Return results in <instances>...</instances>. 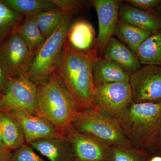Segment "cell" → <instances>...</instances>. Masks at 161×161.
<instances>
[{
    "instance_id": "obj_1",
    "label": "cell",
    "mask_w": 161,
    "mask_h": 161,
    "mask_svg": "<svg viewBox=\"0 0 161 161\" xmlns=\"http://www.w3.org/2000/svg\"><path fill=\"white\" fill-rule=\"evenodd\" d=\"M98 51L85 54L76 51L65 40L55 72L77 106L78 111L94 108L95 89L93 67Z\"/></svg>"
},
{
    "instance_id": "obj_2",
    "label": "cell",
    "mask_w": 161,
    "mask_h": 161,
    "mask_svg": "<svg viewBox=\"0 0 161 161\" xmlns=\"http://www.w3.org/2000/svg\"><path fill=\"white\" fill-rule=\"evenodd\" d=\"M118 120L132 147L153 154L161 129V102H132Z\"/></svg>"
},
{
    "instance_id": "obj_3",
    "label": "cell",
    "mask_w": 161,
    "mask_h": 161,
    "mask_svg": "<svg viewBox=\"0 0 161 161\" xmlns=\"http://www.w3.org/2000/svg\"><path fill=\"white\" fill-rule=\"evenodd\" d=\"M38 87L35 115L48 121L63 134L78 112L75 102L55 72Z\"/></svg>"
},
{
    "instance_id": "obj_4",
    "label": "cell",
    "mask_w": 161,
    "mask_h": 161,
    "mask_svg": "<svg viewBox=\"0 0 161 161\" xmlns=\"http://www.w3.org/2000/svg\"><path fill=\"white\" fill-rule=\"evenodd\" d=\"M71 18L72 16H66L35 54L26 77L38 86L45 82L55 72L72 23Z\"/></svg>"
},
{
    "instance_id": "obj_5",
    "label": "cell",
    "mask_w": 161,
    "mask_h": 161,
    "mask_svg": "<svg viewBox=\"0 0 161 161\" xmlns=\"http://www.w3.org/2000/svg\"><path fill=\"white\" fill-rule=\"evenodd\" d=\"M71 125L78 132L94 136L111 147L132 145L124 134L118 119L106 116L94 108L77 112Z\"/></svg>"
},
{
    "instance_id": "obj_6",
    "label": "cell",
    "mask_w": 161,
    "mask_h": 161,
    "mask_svg": "<svg viewBox=\"0 0 161 161\" xmlns=\"http://www.w3.org/2000/svg\"><path fill=\"white\" fill-rule=\"evenodd\" d=\"M94 108L110 118L119 119L132 103L130 82H115L95 88Z\"/></svg>"
},
{
    "instance_id": "obj_7",
    "label": "cell",
    "mask_w": 161,
    "mask_h": 161,
    "mask_svg": "<svg viewBox=\"0 0 161 161\" xmlns=\"http://www.w3.org/2000/svg\"><path fill=\"white\" fill-rule=\"evenodd\" d=\"M35 54L17 33L0 46V64L8 81L26 77Z\"/></svg>"
},
{
    "instance_id": "obj_8",
    "label": "cell",
    "mask_w": 161,
    "mask_h": 161,
    "mask_svg": "<svg viewBox=\"0 0 161 161\" xmlns=\"http://www.w3.org/2000/svg\"><path fill=\"white\" fill-rule=\"evenodd\" d=\"M38 89V86L26 77L9 80L0 101V111L18 109L35 115Z\"/></svg>"
},
{
    "instance_id": "obj_9",
    "label": "cell",
    "mask_w": 161,
    "mask_h": 161,
    "mask_svg": "<svg viewBox=\"0 0 161 161\" xmlns=\"http://www.w3.org/2000/svg\"><path fill=\"white\" fill-rule=\"evenodd\" d=\"M134 103L161 102V66L142 65L130 75Z\"/></svg>"
},
{
    "instance_id": "obj_10",
    "label": "cell",
    "mask_w": 161,
    "mask_h": 161,
    "mask_svg": "<svg viewBox=\"0 0 161 161\" xmlns=\"http://www.w3.org/2000/svg\"><path fill=\"white\" fill-rule=\"evenodd\" d=\"M63 134L71 143L77 161H109L110 147L94 136L81 133L71 125Z\"/></svg>"
},
{
    "instance_id": "obj_11",
    "label": "cell",
    "mask_w": 161,
    "mask_h": 161,
    "mask_svg": "<svg viewBox=\"0 0 161 161\" xmlns=\"http://www.w3.org/2000/svg\"><path fill=\"white\" fill-rule=\"evenodd\" d=\"M91 4L95 8L98 19L97 38L98 58H102L107 43L113 36L119 19V8L122 1L92 0Z\"/></svg>"
},
{
    "instance_id": "obj_12",
    "label": "cell",
    "mask_w": 161,
    "mask_h": 161,
    "mask_svg": "<svg viewBox=\"0 0 161 161\" xmlns=\"http://www.w3.org/2000/svg\"><path fill=\"white\" fill-rule=\"evenodd\" d=\"M6 112L11 114L19 123L24 132L25 142L27 143L40 140L60 138L63 136L48 121L26 111L14 109Z\"/></svg>"
},
{
    "instance_id": "obj_13",
    "label": "cell",
    "mask_w": 161,
    "mask_h": 161,
    "mask_svg": "<svg viewBox=\"0 0 161 161\" xmlns=\"http://www.w3.org/2000/svg\"><path fill=\"white\" fill-rule=\"evenodd\" d=\"M66 40L73 49L79 53L88 54L98 51L95 30L86 20H76L71 23Z\"/></svg>"
},
{
    "instance_id": "obj_14",
    "label": "cell",
    "mask_w": 161,
    "mask_h": 161,
    "mask_svg": "<svg viewBox=\"0 0 161 161\" xmlns=\"http://www.w3.org/2000/svg\"><path fill=\"white\" fill-rule=\"evenodd\" d=\"M119 16V19L152 34L161 31V18L154 10H142L122 1Z\"/></svg>"
},
{
    "instance_id": "obj_15",
    "label": "cell",
    "mask_w": 161,
    "mask_h": 161,
    "mask_svg": "<svg viewBox=\"0 0 161 161\" xmlns=\"http://www.w3.org/2000/svg\"><path fill=\"white\" fill-rule=\"evenodd\" d=\"M102 58L117 64L129 75L142 66L137 54L114 36L107 43Z\"/></svg>"
},
{
    "instance_id": "obj_16",
    "label": "cell",
    "mask_w": 161,
    "mask_h": 161,
    "mask_svg": "<svg viewBox=\"0 0 161 161\" xmlns=\"http://www.w3.org/2000/svg\"><path fill=\"white\" fill-rule=\"evenodd\" d=\"M30 144L50 161H77L71 143L64 134L60 138L40 140Z\"/></svg>"
},
{
    "instance_id": "obj_17",
    "label": "cell",
    "mask_w": 161,
    "mask_h": 161,
    "mask_svg": "<svg viewBox=\"0 0 161 161\" xmlns=\"http://www.w3.org/2000/svg\"><path fill=\"white\" fill-rule=\"evenodd\" d=\"M92 75L95 88L107 84L130 82V75L121 67L103 58L95 59Z\"/></svg>"
},
{
    "instance_id": "obj_18",
    "label": "cell",
    "mask_w": 161,
    "mask_h": 161,
    "mask_svg": "<svg viewBox=\"0 0 161 161\" xmlns=\"http://www.w3.org/2000/svg\"><path fill=\"white\" fill-rule=\"evenodd\" d=\"M0 126L3 142L6 149L11 151L25 144L23 128L11 114L0 111Z\"/></svg>"
},
{
    "instance_id": "obj_19",
    "label": "cell",
    "mask_w": 161,
    "mask_h": 161,
    "mask_svg": "<svg viewBox=\"0 0 161 161\" xmlns=\"http://www.w3.org/2000/svg\"><path fill=\"white\" fill-rule=\"evenodd\" d=\"M151 34L119 18L113 36L136 53L141 44Z\"/></svg>"
},
{
    "instance_id": "obj_20",
    "label": "cell",
    "mask_w": 161,
    "mask_h": 161,
    "mask_svg": "<svg viewBox=\"0 0 161 161\" xmlns=\"http://www.w3.org/2000/svg\"><path fill=\"white\" fill-rule=\"evenodd\" d=\"M10 9L25 19L34 17L42 12L60 9L53 0H1Z\"/></svg>"
},
{
    "instance_id": "obj_21",
    "label": "cell",
    "mask_w": 161,
    "mask_h": 161,
    "mask_svg": "<svg viewBox=\"0 0 161 161\" xmlns=\"http://www.w3.org/2000/svg\"><path fill=\"white\" fill-rule=\"evenodd\" d=\"M136 54L142 66H161V31L148 37L139 47Z\"/></svg>"
},
{
    "instance_id": "obj_22",
    "label": "cell",
    "mask_w": 161,
    "mask_h": 161,
    "mask_svg": "<svg viewBox=\"0 0 161 161\" xmlns=\"http://www.w3.org/2000/svg\"><path fill=\"white\" fill-rule=\"evenodd\" d=\"M25 18L10 9L0 0V46L17 32Z\"/></svg>"
},
{
    "instance_id": "obj_23",
    "label": "cell",
    "mask_w": 161,
    "mask_h": 161,
    "mask_svg": "<svg viewBox=\"0 0 161 161\" xmlns=\"http://www.w3.org/2000/svg\"><path fill=\"white\" fill-rule=\"evenodd\" d=\"M17 33L35 55L46 40L42 35L34 17L24 19Z\"/></svg>"
},
{
    "instance_id": "obj_24",
    "label": "cell",
    "mask_w": 161,
    "mask_h": 161,
    "mask_svg": "<svg viewBox=\"0 0 161 161\" xmlns=\"http://www.w3.org/2000/svg\"><path fill=\"white\" fill-rule=\"evenodd\" d=\"M67 15L62 9H56L40 12L34 18L42 35L46 39L54 32Z\"/></svg>"
},
{
    "instance_id": "obj_25",
    "label": "cell",
    "mask_w": 161,
    "mask_h": 161,
    "mask_svg": "<svg viewBox=\"0 0 161 161\" xmlns=\"http://www.w3.org/2000/svg\"><path fill=\"white\" fill-rule=\"evenodd\" d=\"M153 154L132 145L110 147L109 161H149Z\"/></svg>"
},
{
    "instance_id": "obj_26",
    "label": "cell",
    "mask_w": 161,
    "mask_h": 161,
    "mask_svg": "<svg viewBox=\"0 0 161 161\" xmlns=\"http://www.w3.org/2000/svg\"><path fill=\"white\" fill-rule=\"evenodd\" d=\"M60 9L63 10L68 15L82 13L85 11L91 3V1L78 0H53Z\"/></svg>"
},
{
    "instance_id": "obj_27",
    "label": "cell",
    "mask_w": 161,
    "mask_h": 161,
    "mask_svg": "<svg viewBox=\"0 0 161 161\" xmlns=\"http://www.w3.org/2000/svg\"><path fill=\"white\" fill-rule=\"evenodd\" d=\"M9 161H45L32 148L24 144L12 153Z\"/></svg>"
},
{
    "instance_id": "obj_28",
    "label": "cell",
    "mask_w": 161,
    "mask_h": 161,
    "mask_svg": "<svg viewBox=\"0 0 161 161\" xmlns=\"http://www.w3.org/2000/svg\"><path fill=\"white\" fill-rule=\"evenodd\" d=\"M124 1L130 6L146 11L153 10L161 4V0H127Z\"/></svg>"
},
{
    "instance_id": "obj_29",
    "label": "cell",
    "mask_w": 161,
    "mask_h": 161,
    "mask_svg": "<svg viewBox=\"0 0 161 161\" xmlns=\"http://www.w3.org/2000/svg\"><path fill=\"white\" fill-rule=\"evenodd\" d=\"M8 80L3 71V68L0 64V91L4 93L5 92Z\"/></svg>"
},
{
    "instance_id": "obj_30",
    "label": "cell",
    "mask_w": 161,
    "mask_h": 161,
    "mask_svg": "<svg viewBox=\"0 0 161 161\" xmlns=\"http://www.w3.org/2000/svg\"><path fill=\"white\" fill-rule=\"evenodd\" d=\"M153 154L161 156V129L154 145Z\"/></svg>"
},
{
    "instance_id": "obj_31",
    "label": "cell",
    "mask_w": 161,
    "mask_h": 161,
    "mask_svg": "<svg viewBox=\"0 0 161 161\" xmlns=\"http://www.w3.org/2000/svg\"><path fill=\"white\" fill-rule=\"evenodd\" d=\"M11 154V151L8 149L0 148V161H9Z\"/></svg>"
},
{
    "instance_id": "obj_32",
    "label": "cell",
    "mask_w": 161,
    "mask_h": 161,
    "mask_svg": "<svg viewBox=\"0 0 161 161\" xmlns=\"http://www.w3.org/2000/svg\"><path fill=\"white\" fill-rule=\"evenodd\" d=\"M149 161H161V156L153 154Z\"/></svg>"
},
{
    "instance_id": "obj_33",
    "label": "cell",
    "mask_w": 161,
    "mask_h": 161,
    "mask_svg": "<svg viewBox=\"0 0 161 161\" xmlns=\"http://www.w3.org/2000/svg\"><path fill=\"white\" fill-rule=\"evenodd\" d=\"M155 12L158 14L159 16L161 18V4L158 6L156 8L153 9Z\"/></svg>"
},
{
    "instance_id": "obj_34",
    "label": "cell",
    "mask_w": 161,
    "mask_h": 161,
    "mask_svg": "<svg viewBox=\"0 0 161 161\" xmlns=\"http://www.w3.org/2000/svg\"><path fill=\"white\" fill-rule=\"evenodd\" d=\"M0 148L6 149L5 145L3 143V139H2V132H1V126H0Z\"/></svg>"
},
{
    "instance_id": "obj_35",
    "label": "cell",
    "mask_w": 161,
    "mask_h": 161,
    "mask_svg": "<svg viewBox=\"0 0 161 161\" xmlns=\"http://www.w3.org/2000/svg\"><path fill=\"white\" fill-rule=\"evenodd\" d=\"M3 93L0 91V101L2 100V98H3Z\"/></svg>"
}]
</instances>
